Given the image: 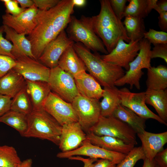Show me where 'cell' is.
<instances>
[{"mask_svg": "<svg viewBox=\"0 0 167 167\" xmlns=\"http://www.w3.org/2000/svg\"><path fill=\"white\" fill-rule=\"evenodd\" d=\"M12 69L21 75L25 80L48 82L50 69L37 60L27 56L17 58Z\"/></svg>", "mask_w": 167, "mask_h": 167, "instance_id": "9a60e30c", "label": "cell"}, {"mask_svg": "<svg viewBox=\"0 0 167 167\" xmlns=\"http://www.w3.org/2000/svg\"><path fill=\"white\" fill-rule=\"evenodd\" d=\"M15 65V60L6 56L0 55V79Z\"/></svg>", "mask_w": 167, "mask_h": 167, "instance_id": "8d00e7d4", "label": "cell"}, {"mask_svg": "<svg viewBox=\"0 0 167 167\" xmlns=\"http://www.w3.org/2000/svg\"><path fill=\"white\" fill-rule=\"evenodd\" d=\"M0 122L14 128L23 137L28 128L27 115L11 109L0 118Z\"/></svg>", "mask_w": 167, "mask_h": 167, "instance_id": "f1b7e54d", "label": "cell"}, {"mask_svg": "<svg viewBox=\"0 0 167 167\" xmlns=\"http://www.w3.org/2000/svg\"><path fill=\"white\" fill-rule=\"evenodd\" d=\"M3 26L5 38L12 43L11 54L15 59L21 56H27L36 60L32 53L31 42L25 36L26 35L18 33L6 26Z\"/></svg>", "mask_w": 167, "mask_h": 167, "instance_id": "d6986e66", "label": "cell"}, {"mask_svg": "<svg viewBox=\"0 0 167 167\" xmlns=\"http://www.w3.org/2000/svg\"><path fill=\"white\" fill-rule=\"evenodd\" d=\"M139 41H130L126 43L120 40L115 47L109 53L101 55L105 62L115 66L129 69V64L136 57L140 49Z\"/></svg>", "mask_w": 167, "mask_h": 167, "instance_id": "7c38bea8", "label": "cell"}, {"mask_svg": "<svg viewBox=\"0 0 167 167\" xmlns=\"http://www.w3.org/2000/svg\"><path fill=\"white\" fill-rule=\"evenodd\" d=\"M142 143L145 158L152 161L155 155L164 149L167 143V131L155 133L145 131L137 134Z\"/></svg>", "mask_w": 167, "mask_h": 167, "instance_id": "ac0fdd59", "label": "cell"}, {"mask_svg": "<svg viewBox=\"0 0 167 167\" xmlns=\"http://www.w3.org/2000/svg\"><path fill=\"white\" fill-rule=\"evenodd\" d=\"M88 132L98 136H111L127 144H137L136 134L135 131L127 124L113 116L108 117L101 116L97 122Z\"/></svg>", "mask_w": 167, "mask_h": 167, "instance_id": "52a82bcc", "label": "cell"}, {"mask_svg": "<svg viewBox=\"0 0 167 167\" xmlns=\"http://www.w3.org/2000/svg\"><path fill=\"white\" fill-rule=\"evenodd\" d=\"M116 165L106 159L98 160L95 163L93 167H115Z\"/></svg>", "mask_w": 167, "mask_h": 167, "instance_id": "bcb514c9", "label": "cell"}, {"mask_svg": "<svg viewBox=\"0 0 167 167\" xmlns=\"http://www.w3.org/2000/svg\"><path fill=\"white\" fill-rule=\"evenodd\" d=\"M66 32L68 37L75 43H80L94 52L108 54L102 41L94 31L91 17L82 15L78 19L72 15Z\"/></svg>", "mask_w": 167, "mask_h": 167, "instance_id": "5b68a950", "label": "cell"}, {"mask_svg": "<svg viewBox=\"0 0 167 167\" xmlns=\"http://www.w3.org/2000/svg\"><path fill=\"white\" fill-rule=\"evenodd\" d=\"M129 4L126 6L122 18L127 16L144 19L148 14L147 12V0H128Z\"/></svg>", "mask_w": 167, "mask_h": 167, "instance_id": "d6a6232c", "label": "cell"}, {"mask_svg": "<svg viewBox=\"0 0 167 167\" xmlns=\"http://www.w3.org/2000/svg\"><path fill=\"white\" fill-rule=\"evenodd\" d=\"M87 139V133L79 123L75 122L62 126L58 145L62 152L75 150Z\"/></svg>", "mask_w": 167, "mask_h": 167, "instance_id": "e0dca14e", "label": "cell"}, {"mask_svg": "<svg viewBox=\"0 0 167 167\" xmlns=\"http://www.w3.org/2000/svg\"><path fill=\"white\" fill-rule=\"evenodd\" d=\"M74 78L79 94L99 100L102 97L103 89L98 82L86 71L78 75Z\"/></svg>", "mask_w": 167, "mask_h": 167, "instance_id": "ffe728a7", "label": "cell"}, {"mask_svg": "<svg viewBox=\"0 0 167 167\" xmlns=\"http://www.w3.org/2000/svg\"><path fill=\"white\" fill-rule=\"evenodd\" d=\"M111 7L116 15L120 19L125 10L127 0H109Z\"/></svg>", "mask_w": 167, "mask_h": 167, "instance_id": "ab89813d", "label": "cell"}, {"mask_svg": "<svg viewBox=\"0 0 167 167\" xmlns=\"http://www.w3.org/2000/svg\"><path fill=\"white\" fill-rule=\"evenodd\" d=\"M74 43L64 30L46 45L38 60L50 69L55 67L64 52Z\"/></svg>", "mask_w": 167, "mask_h": 167, "instance_id": "5bb4252c", "label": "cell"}, {"mask_svg": "<svg viewBox=\"0 0 167 167\" xmlns=\"http://www.w3.org/2000/svg\"><path fill=\"white\" fill-rule=\"evenodd\" d=\"M142 167H155L156 164L153 160L151 161L145 158L143 160Z\"/></svg>", "mask_w": 167, "mask_h": 167, "instance_id": "816d5d0a", "label": "cell"}, {"mask_svg": "<svg viewBox=\"0 0 167 167\" xmlns=\"http://www.w3.org/2000/svg\"><path fill=\"white\" fill-rule=\"evenodd\" d=\"M147 88L154 90H165L167 88V67L160 65L151 66L147 69L146 81Z\"/></svg>", "mask_w": 167, "mask_h": 167, "instance_id": "83f0119b", "label": "cell"}, {"mask_svg": "<svg viewBox=\"0 0 167 167\" xmlns=\"http://www.w3.org/2000/svg\"></svg>", "mask_w": 167, "mask_h": 167, "instance_id": "11a10c76", "label": "cell"}, {"mask_svg": "<svg viewBox=\"0 0 167 167\" xmlns=\"http://www.w3.org/2000/svg\"><path fill=\"white\" fill-rule=\"evenodd\" d=\"M32 160L31 158H28L22 161L17 167H32Z\"/></svg>", "mask_w": 167, "mask_h": 167, "instance_id": "f907efd6", "label": "cell"}, {"mask_svg": "<svg viewBox=\"0 0 167 167\" xmlns=\"http://www.w3.org/2000/svg\"><path fill=\"white\" fill-rule=\"evenodd\" d=\"M58 66L73 77L87 71L84 63L76 52L73 45L67 48L63 53Z\"/></svg>", "mask_w": 167, "mask_h": 167, "instance_id": "7402d4cb", "label": "cell"}, {"mask_svg": "<svg viewBox=\"0 0 167 167\" xmlns=\"http://www.w3.org/2000/svg\"><path fill=\"white\" fill-rule=\"evenodd\" d=\"M48 83L51 91L69 103L79 94L74 77L58 66L50 69Z\"/></svg>", "mask_w": 167, "mask_h": 167, "instance_id": "9c48e42d", "label": "cell"}, {"mask_svg": "<svg viewBox=\"0 0 167 167\" xmlns=\"http://www.w3.org/2000/svg\"><path fill=\"white\" fill-rule=\"evenodd\" d=\"M21 8L27 9L30 8L34 5L33 0H16Z\"/></svg>", "mask_w": 167, "mask_h": 167, "instance_id": "c3c4849f", "label": "cell"}, {"mask_svg": "<svg viewBox=\"0 0 167 167\" xmlns=\"http://www.w3.org/2000/svg\"><path fill=\"white\" fill-rule=\"evenodd\" d=\"M26 86V81L12 69L0 79V93L13 98Z\"/></svg>", "mask_w": 167, "mask_h": 167, "instance_id": "603a6c76", "label": "cell"}, {"mask_svg": "<svg viewBox=\"0 0 167 167\" xmlns=\"http://www.w3.org/2000/svg\"><path fill=\"white\" fill-rule=\"evenodd\" d=\"M112 116L128 125L136 134L145 131L146 119L121 104L115 109Z\"/></svg>", "mask_w": 167, "mask_h": 167, "instance_id": "484cf974", "label": "cell"}, {"mask_svg": "<svg viewBox=\"0 0 167 167\" xmlns=\"http://www.w3.org/2000/svg\"><path fill=\"white\" fill-rule=\"evenodd\" d=\"M145 158L141 146L134 147L115 167H134L137 162Z\"/></svg>", "mask_w": 167, "mask_h": 167, "instance_id": "836d02e7", "label": "cell"}, {"mask_svg": "<svg viewBox=\"0 0 167 167\" xmlns=\"http://www.w3.org/2000/svg\"><path fill=\"white\" fill-rule=\"evenodd\" d=\"M21 162L14 147L0 146V167H17Z\"/></svg>", "mask_w": 167, "mask_h": 167, "instance_id": "1f68e13d", "label": "cell"}, {"mask_svg": "<svg viewBox=\"0 0 167 167\" xmlns=\"http://www.w3.org/2000/svg\"><path fill=\"white\" fill-rule=\"evenodd\" d=\"M121 105L129 109L139 116L146 119H152L160 123L167 126V123L152 111L145 103V92H132L126 87L118 91Z\"/></svg>", "mask_w": 167, "mask_h": 167, "instance_id": "8fae6325", "label": "cell"}, {"mask_svg": "<svg viewBox=\"0 0 167 167\" xmlns=\"http://www.w3.org/2000/svg\"><path fill=\"white\" fill-rule=\"evenodd\" d=\"M3 27H0V55L10 57L15 60L11 54L13 45L10 41L3 36Z\"/></svg>", "mask_w": 167, "mask_h": 167, "instance_id": "d590c367", "label": "cell"}, {"mask_svg": "<svg viewBox=\"0 0 167 167\" xmlns=\"http://www.w3.org/2000/svg\"><path fill=\"white\" fill-rule=\"evenodd\" d=\"M153 160L156 165L160 167H167V148L158 152Z\"/></svg>", "mask_w": 167, "mask_h": 167, "instance_id": "7bdbcfd3", "label": "cell"}, {"mask_svg": "<svg viewBox=\"0 0 167 167\" xmlns=\"http://www.w3.org/2000/svg\"><path fill=\"white\" fill-rule=\"evenodd\" d=\"M159 14L167 12V0H160L158 1L156 6L154 9Z\"/></svg>", "mask_w": 167, "mask_h": 167, "instance_id": "7dc6e473", "label": "cell"}, {"mask_svg": "<svg viewBox=\"0 0 167 167\" xmlns=\"http://www.w3.org/2000/svg\"><path fill=\"white\" fill-rule=\"evenodd\" d=\"M158 1V0H147V12L148 15L153 9H154L156 6Z\"/></svg>", "mask_w": 167, "mask_h": 167, "instance_id": "681fc988", "label": "cell"}, {"mask_svg": "<svg viewBox=\"0 0 167 167\" xmlns=\"http://www.w3.org/2000/svg\"><path fill=\"white\" fill-rule=\"evenodd\" d=\"M38 9L35 5L26 9L20 14L14 16L6 13L2 16L3 25L6 26L19 34L28 35L37 24Z\"/></svg>", "mask_w": 167, "mask_h": 167, "instance_id": "2e32d148", "label": "cell"}, {"mask_svg": "<svg viewBox=\"0 0 167 167\" xmlns=\"http://www.w3.org/2000/svg\"><path fill=\"white\" fill-rule=\"evenodd\" d=\"M10 109L27 115L33 110L32 102L26 86L11 99Z\"/></svg>", "mask_w": 167, "mask_h": 167, "instance_id": "4dcf8cb0", "label": "cell"}, {"mask_svg": "<svg viewBox=\"0 0 167 167\" xmlns=\"http://www.w3.org/2000/svg\"><path fill=\"white\" fill-rule=\"evenodd\" d=\"M143 38L154 45L158 44H167V33L161 31L150 28L148 32L144 33Z\"/></svg>", "mask_w": 167, "mask_h": 167, "instance_id": "e575fe53", "label": "cell"}, {"mask_svg": "<svg viewBox=\"0 0 167 167\" xmlns=\"http://www.w3.org/2000/svg\"><path fill=\"white\" fill-rule=\"evenodd\" d=\"M145 92L146 103L154 108L158 116L167 123V90L147 88Z\"/></svg>", "mask_w": 167, "mask_h": 167, "instance_id": "d4e9b609", "label": "cell"}, {"mask_svg": "<svg viewBox=\"0 0 167 167\" xmlns=\"http://www.w3.org/2000/svg\"><path fill=\"white\" fill-rule=\"evenodd\" d=\"M71 160H77L82 161L84 164V167H93L94 165V162L96 161L98 159L89 158H84L80 156H72L68 158Z\"/></svg>", "mask_w": 167, "mask_h": 167, "instance_id": "ee69618b", "label": "cell"}, {"mask_svg": "<svg viewBox=\"0 0 167 167\" xmlns=\"http://www.w3.org/2000/svg\"><path fill=\"white\" fill-rule=\"evenodd\" d=\"M71 103L78 117V122L84 131L88 132L101 116L99 100L79 94Z\"/></svg>", "mask_w": 167, "mask_h": 167, "instance_id": "ba28073f", "label": "cell"}, {"mask_svg": "<svg viewBox=\"0 0 167 167\" xmlns=\"http://www.w3.org/2000/svg\"><path fill=\"white\" fill-rule=\"evenodd\" d=\"M36 6L41 10H48L55 6L60 0H33Z\"/></svg>", "mask_w": 167, "mask_h": 167, "instance_id": "60d3db41", "label": "cell"}, {"mask_svg": "<svg viewBox=\"0 0 167 167\" xmlns=\"http://www.w3.org/2000/svg\"><path fill=\"white\" fill-rule=\"evenodd\" d=\"M26 88L30 96L33 109L43 108V103L51 92L47 82L26 80Z\"/></svg>", "mask_w": 167, "mask_h": 167, "instance_id": "cb8c5ba5", "label": "cell"}, {"mask_svg": "<svg viewBox=\"0 0 167 167\" xmlns=\"http://www.w3.org/2000/svg\"><path fill=\"white\" fill-rule=\"evenodd\" d=\"M126 155L125 154L109 151L94 145L87 139L78 148L69 152H59L56 156L59 158H68L72 156H83L90 158L108 160L117 165Z\"/></svg>", "mask_w": 167, "mask_h": 167, "instance_id": "4fadbf2b", "label": "cell"}, {"mask_svg": "<svg viewBox=\"0 0 167 167\" xmlns=\"http://www.w3.org/2000/svg\"><path fill=\"white\" fill-rule=\"evenodd\" d=\"M101 9L97 15L91 17L94 31L103 42L108 54L121 39L130 41L121 20L115 14L109 0H100Z\"/></svg>", "mask_w": 167, "mask_h": 167, "instance_id": "7a4b0ae2", "label": "cell"}, {"mask_svg": "<svg viewBox=\"0 0 167 167\" xmlns=\"http://www.w3.org/2000/svg\"><path fill=\"white\" fill-rule=\"evenodd\" d=\"M43 108L62 126L78 122V117L71 103L51 91L44 101Z\"/></svg>", "mask_w": 167, "mask_h": 167, "instance_id": "30bf717a", "label": "cell"}, {"mask_svg": "<svg viewBox=\"0 0 167 167\" xmlns=\"http://www.w3.org/2000/svg\"><path fill=\"white\" fill-rule=\"evenodd\" d=\"M140 49L138 55L129 64V69L124 75L117 80L115 86H122L126 84H129L130 89L133 86L138 89L140 88V80L144 72L142 69H147L151 66L150 52L151 44L143 38L139 41Z\"/></svg>", "mask_w": 167, "mask_h": 167, "instance_id": "8992f818", "label": "cell"}, {"mask_svg": "<svg viewBox=\"0 0 167 167\" xmlns=\"http://www.w3.org/2000/svg\"><path fill=\"white\" fill-rule=\"evenodd\" d=\"M151 59L159 58L167 63V44H158L154 45L150 52Z\"/></svg>", "mask_w": 167, "mask_h": 167, "instance_id": "f35d334b", "label": "cell"}, {"mask_svg": "<svg viewBox=\"0 0 167 167\" xmlns=\"http://www.w3.org/2000/svg\"><path fill=\"white\" fill-rule=\"evenodd\" d=\"M87 139L92 144L105 150L127 154L134 147L117 138L109 136H98L87 133Z\"/></svg>", "mask_w": 167, "mask_h": 167, "instance_id": "44dd1931", "label": "cell"}, {"mask_svg": "<svg viewBox=\"0 0 167 167\" xmlns=\"http://www.w3.org/2000/svg\"><path fill=\"white\" fill-rule=\"evenodd\" d=\"M73 47L84 63L89 74L104 87L115 86V82L125 74L123 68L103 60L97 52L91 50L80 43H74Z\"/></svg>", "mask_w": 167, "mask_h": 167, "instance_id": "3957f363", "label": "cell"}, {"mask_svg": "<svg viewBox=\"0 0 167 167\" xmlns=\"http://www.w3.org/2000/svg\"><path fill=\"white\" fill-rule=\"evenodd\" d=\"M122 23L130 41H140L143 38L146 32L143 19L127 16Z\"/></svg>", "mask_w": 167, "mask_h": 167, "instance_id": "f546056e", "label": "cell"}, {"mask_svg": "<svg viewBox=\"0 0 167 167\" xmlns=\"http://www.w3.org/2000/svg\"><path fill=\"white\" fill-rule=\"evenodd\" d=\"M28 128L24 136L47 140L58 146L62 126L43 108L27 114Z\"/></svg>", "mask_w": 167, "mask_h": 167, "instance_id": "277c9868", "label": "cell"}, {"mask_svg": "<svg viewBox=\"0 0 167 167\" xmlns=\"http://www.w3.org/2000/svg\"><path fill=\"white\" fill-rule=\"evenodd\" d=\"M103 89V99L100 102L101 115L108 117L112 116L115 109L121 104L119 89L115 86L104 87Z\"/></svg>", "mask_w": 167, "mask_h": 167, "instance_id": "4316f807", "label": "cell"}, {"mask_svg": "<svg viewBox=\"0 0 167 167\" xmlns=\"http://www.w3.org/2000/svg\"><path fill=\"white\" fill-rule=\"evenodd\" d=\"M74 5L78 7H82L85 6L87 1L85 0H72Z\"/></svg>", "mask_w": 167, "mask_h": 167, "instance_id": "f5cc1de1", "label": "cell"}, {"mask_svg": "<svg viewBox=\"0 0 167 167\" xmlns=\"http://www.w3.org/2000/svg\"><path fill=\"white\" fill-rule=\"evenodd\" d=\"M11 99L0 93V118L10 109Z\"/></svg>", "mask_w": 167, "mask_h": 167, "instance_id": "b9f144b4", "label": "cell"}, {"mask_svg": "<svg viewBox=\"0 0 167 167\" xmlns=\"http://www.w3.org/2000/svg\"><path fill=\"white\" fill-rule=\"evenodd\" d=\"M74 7L72 0H61L48 10L38 9L37 24L26 37L31 42L36 60L46 45L67 27L74 12Z\"/></svg>", "mask_w": 167, "mask_h": 167, "instance_id": "6da1fadb", "label": "cell"}, {"mask_svg": "<svg viewBox=\"0 0 167 167\" xmlns=\"http://www.w3.org/2000/svg\"><path fill=\"white\" fill-rule=\"evenodd\" d=\"M155 167H160L156 165H155Z\"/></svg>", "mask_w": 167, "mask_h": 167, "instance_id": "db71d44e", "label": "cell"}, {"mask_svg": "<svg viewBox=\"0 0 167 167\" xmlns=\"http://www.w3.org/2000/svg\"><path fill=\"white\" fill-rule=\"evenodd\" d=\"M1 1L3 2L6 7V13L16 16L26 9L19 7L16 0H2Z\"/></svg>", "mask_w": 167, "mask_h": 167, "instance_id": "74e56055", "label": "cell"}, {"mask_svg": "<svg viewBox=\"0 0 167 167\" xmlns=\"http://www.w3.org/2000/svg\"><path fill=\"white\" fill-rule=\"evenodd\" d=\"M158 25L161 31H167V12L159 14L158 17Z\"/></svg>", "mask_w": 167, "mask_h": 167, "instance_id": "f6af8a7d", "label": "cell"}]
</instances>
